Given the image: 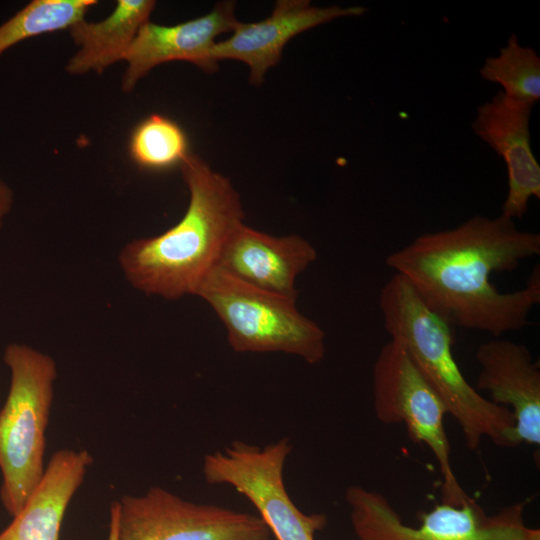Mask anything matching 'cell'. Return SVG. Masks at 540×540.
I'll list each match as a JSON object with an SVG mask.
<instances>
[{"mask_svg":"<svg viewBox=\"0 0 540 540\" xmlns=\"http://www.w3.org/2000/svg\"><path fill=\"white\" fill-rule=\"evenodd\" d=\"M540 254V235L500 215H475L460 225L424 233L391 252L386 265L451 325L501 337L529 325L540 303V271L523 288L500 292L493 273L511 272Z\"/></svg>","mask_w":540,"mask_h":540,"instance_id":"6da1fadb","label":"cell"},{"mask_svg":"<svg viewBox=\"0 0 540 540\" xmlns=\"http://www.w3.org/2000/svg\"><path fill=\"white\" fill-rule=\"evenodd\" d=\"M180 169L190 195L183 217L162 234L126 244L118 258L132 287L167 300L195 294L244 219L229 179L192 153Z\"/></svg>","mask_w":540,"mask_h":540,"instance_id":"7a4b0ae2","label":"cell"},{"mask_svg":"<svg viewBox=\"0 0 540 540\" xmlns=\"http://www.w3.org/2000/svg\"><path fill=\"white\" fill-rule=\"evenodd\" d=\"M379 307L390 340L404 348L440 396L469 449H477L484 438L501 447L520 444L511 411L482 396L464 377L452 351V325L405 278L394 273L383 285Z\"/></svg>","mask_w":540,"mask_h":540,"instance_id":"3957f363","label":"cell"},{"mask_svg":"<svg viewBox=\"0 0 540 540\" xmlns=\"http://www.w3.org/2000/svg\"><path fill=\"white\" fill-rule=\"evenodd\" d=\"M3 361L10 372V384L0 409V500L12 517L46 468V432L57 366L48 354L20 343L5 347Z\"/></svg>","mask_w":540,"mask_h":540,"instance_id":"277c9868","label":"cell"},{"mask_svg":"<svg viewBox=\"0 0 540 540\" xmlns=\"http://www.w3.org/2000/svg\"><path fill=\"white\" fill-rule=\"evenodd\" d=\"M194 295L224 324L235 352H280L308 364L325 357V332L299 312L296 299L250 286L218 267L203 278Z\"/></svg>","mask_w":540,"mask_h":540,"instance_id":"5b68a950","label":"cell"},{"mask_svg":"<svg viewBox=\"0 0 540 540\" xmlns=\"http://www.w3.org/2000/svg\"><path fill=\"white\" fill-rule=\"evenodd\" d=\"M345 499L358 540H524L528 528L527 500L492 515L470 496L458 505L442 502L422 513L418 526H411L378 491L352 485Z\"/></svg>","mask_w":540,"mask_h":540,"instance_id":"8992f818","label":"cell"},{"mask_svg":"<svg viewBox=\"0 0 540 540\" xmlns=\"http://www.w3.org/2000/svg\"><path fill=\"white\" fill-rule=\"evenodd\" d=\"M292 448L288 438L263 447L233 441L204 456L202 474L208 484L230 486L243 495L277 540H315L327 517L306 514L291 499L284 468Z\"/></svg>","mask_w":540,"mask_h":540,"instance_id":"52a82bcc","label":"cell"},{"mask_svg":"<svg viewBox=\"0 0 540 540\" xmlns=\"http://www.w3.org/2000/svg\"><path fill=\"white\" fill-rule=\"evenodd\" d=\"M373 406L385 424L405 425L415 443L425 444L438 462L443 502L461 504L469 496L451 465L450 443L444 427L447 408L404 348L389 340L373 366Z\"/></svg>","mask_w":540,"mask_h":540,"instance_id":"ba28073f","label":"cell"},{"mask_svg":"<svg viewBox=\"0 0 540 540\" xmlns=\"http://www.w3.org/2000/svg\"><path fill=\"white\" fill-rule=\"evenodd\" d=\"M118 540H270L258 515L186 500L159 486L113 502Z\"/></svg>","mask_w":540,"mask_h":540,"instance_id":"9c48e42d","label":"cell"},{"mask_svg":"<svg viewBox=\"0 0 540 540\" xmlns=\"http://www.w3.org/2000/svg\"><path fill=\"white\" fill-rule=\"evenodd\" d=\"M362 6H312L307 0H279L271 15L253 23L237 22L232 35L216 42L211 50L214 62L237 60L250 68V83L260 85L266 71L276 65L284 46L296 35L336 18L366 13Z\"/></svg>","mask_w":540,"mask_h":540,"instance_id":"30bf717a","label":"cell"},{"mask_svg":"<svg viewBox=\"0 0 540 540\" xmlns=\"http://www.w3.org/2000/svg\"><path fill=\"white\" fill-rule=\"evenodd\" d=\"M533 104L498 92L477 109L474 133L502 157L508 172V193L503 216L521 219L529 200L540 198V166L530 146L529 120Z\"/></svg>","mask_w":540,"mask_h":540,"instance_id":"8fae6325","label":"cell"},{"mask_svg":"<svg viewBox=\"0 0 540 540\" xmlns=\"http://www.w3.org/2000/svg\"><path fill=\"white\" fill-rule=\"evenodd\" d=\"M234 8L233 1H223L208 14L176 25L147 21L126 53L124 60L128 67L123 76V90L131 91L155 66L170 61H187L214 72L218 65L211 58V50L215 38L232 32L237 24Z\"/></svg>","mask_w":540,"mask_h":540,"instance_id":"7c38bea8","label":"cell"},{"mask_svg":"<svg viewBox=\"0 0 540 540\" xmlns=\"http://www.w3.org/2000/svg\"><path fill=\"white\" fill-rule=\"evenodd\" d=\"M316 258L315 247L299 235L274 236L243 222L229 236L216 267L250 286L296 299V279Z\"/></svg>","mask_w":540,"mask_h":540,"instance_id":"4fadbf2b","label":"cell"},{"mask_svg":"<svg viewBox=\"0 0 540 540\" xmlns=\"http://www.w3.org/2000/svg\"><path fill=\"white\" fill-rule=\"evenodd\" d=\"M480 370L477 390L508 408L515 420L519 443L540 445V366L529 348L500 337L479 345L475 354Z\"/></svg>","mask_w":540,"mask_h":540,"instance_id":"5bb4252c","label":"cell"},{"mask_svg":"<svg viewBox=\"0 0 540 540\" xmlns=\"http://www.w3.org/2000/svg\"><path fill=\"white\" fill-rule=\"evenodd\" d=\"M92 463L85 449L57 450L30 497L0 532V540H60L65 514Z\"/></svg>","mask_w":540,"mask_h":540,"instance_id":"9a60e30c","label":"cell"},{"mask_svg":"<svg viewBox=\"0 0 540 540\" xmlns=\"http://www.w3.org/2000/svg\"><path fill=\"white\" fill-rule=\"evenodd\" d=\"M155 4L152 0H119L106 19L100 22L83 19L74 24L69 32L79 50L69 60L66 70L74 75L101 73L124 60L139 29L149 21Z\"/></svg>","mask_w":540,"mask_h":540,"instance_id":"2e32d148","label":"cell"},{"mask_svg":"<svg viewBox=\"0 0 540 540\" xmlns=\"http://www.w3.org/2000/svg\"><path fill=\"white\" fill-rule=\"evenodd\" d=\"M128 149L133 162L150 171L180 167L190 154L183 128L160 114L149 115L134 127Z\"/></svg>","mask_w":540,"mask_h":540,"instance_id":"e0dca14e","label":"cell"},{"mask_svg":"<svg viewBox=\"0 0 540 540\" xmlns=\"http://www.w3.org/2000/svg\"><path fill=\"white\" fill-rule=\"evenodd\" d=\"M95 0H33L0 25V55L17 43L72 27Z\"/></svg>","mask_w":540,"mask_h":540,"instance_id":"ac0fdd59","label":"cell"},{"mask_svg":"<svg viewBox=\"0 0 540 540\" xmlns=\"http://www.w3.org/2000/svg\"><path fill=\"white\" fill-rule=\"evenodd\" d=\"M479 73L502 86L509 98L533 105L540 99V58L533 48L522 46L515 34L498 56L485 59Z\"/></svg>","mask_w":540,"mask_h":540,"instance_id":"d6986e66","label":"cell"},{"mask_svg":"<svg viewBox=\"0 0 540 540\" xmlns=\"http://www.w3.org/2000/svg\"><path fill=\"white\" fill-rule=\"evenodd\" d=\"M13 200L14 196L12 189L0 179V230L5 216L10 212L13 206Z\"/></svg>","mask_w":540,"mask_h":540,"instance_id":"ffe728a7","label":"cell"},{"mask_svg":"<svg viewBox=\"0 0 540 540\" xmlns=\"http://www.w3.org/2000/svg\"><path fill=\"white\" fill-rule=\"evenodd\" d=\"M107 540H118L116 521L114 515L110 512Z\"/></svg>","mask_w":540,"mask_h":540,"instance_id":"44dd1931","label":"cell"},{"mask_svg":"<svg viewBox=\"0 0 540 540\" xmlns=\"http://www.w3.org/2000/svg\"><path fill=\"white\" fill-rule=\"evenodd\" d=\"M524 540H540V529L528 527Z\"/></svg>","mask_w":540,"mask_h":540,"instance_id":"7402d4cb","label":"cell"}]
</instances>
